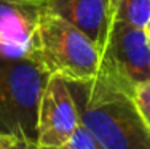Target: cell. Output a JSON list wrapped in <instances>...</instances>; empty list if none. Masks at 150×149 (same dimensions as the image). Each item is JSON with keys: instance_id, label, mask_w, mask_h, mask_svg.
<instances>
[{"instance_id": "obj_1", "label": "cell", "mask_w": 150, "mask_h": 149, "mask_svg": "<svg viewBox=\"0 0 150 149\" xmlns=\"http://www.w3.org/2000/svg\"><path fill=\"white\" fill-rule=\"evenodd\" d=\"M69 85L80 120L104 149H150V132L134 103V87L104 64L94 79Z\"/></svg>"}, {"instance_id": "obj_2", "label": "cell", "mask_w": 150, "mask_h": 149, "mask_svg": "<svg viewBox=\"0 0 150 149\" xmlns=\"http://www.w3.org/2000/svg\"><path fill=\"white\" fill-rule=\"evenodd\" d=\"M32 58L48 76L80 83L99 74L104 55L83 31L46 8H40L34 32Z\"/></svg>"}, {"instance_id": "obj_3", "label": "cell", "mask_w": 150, "mask_h": 149, "mask_svg": "<svg viewBox=\"0 0 150 149\" xmlns=\"http://www.w3.org/2000/svg\"><path fill=\"white\" fill-rule=\"evenodd\" d=\"M46 79L32 58H0V133L37 141V112Z\"/></svg>"}, {"instance_id": "obj_4", "label": "cell", "mask_w": 150, "mask_h": 149, "mask_svg": "<svg viewBox=\"0 0 150 149\" xmlns=\"http://www.w3.org/2000/svg\"><path fill=\"white\" fill-rule=\"evenodd\" d=\"M80 122L70 85L61 76H48L38 103L37 144L66 146Z\"/></svg>"}, {"instance_id": "obj_5", "label": "cell", "mask_w": 150, "mask_h": 149, "mask_svg": "<svg viewBox=\"0 0 150 149\" xmlns=\"http://www.w3.org/2000/svg\"><path fill=\"white\" fill-rule=\"evenodd\" d=\"M102 64L134 88L150 80V40L145 29L115 19L104 48Z\"/></svg>"}, {"instance_id": "obj_6", "label": "cell", "mask_w": 150, "mask_h": 149, "mask_svg": "<svg viewBox=\"0 0 150 149\" xmlns=\"http://www.w3.org/2000/svg\"><path fill=\"white\" fill-rule=\"evenodd\" d=\"M115 2L117 0H50L43 8L83 31L104 55L115 21Z\"/></svg>"}, {"instance_id": "obj_7", "label": "cell", "mask_w": 150, "mask_h": 149, "mask_svg": "<svg viewBox=\"0 0 150 149\" xmlns=\"http://www.w3.org/2000/svg\"><path fill=\"white\" fill-rule=\"evenodd\" d=\"M38 11V6L0 0V58H32Z\"/></svg>"}, {"instance_id": "obj_8", "label": "cell", "mask_w": 150, "mask_h": 149, "mask_svg": "<svg viewBox=\"0 0 150 149\" xmlns=\"http://www.w3.org/2000/svg\"><path fill=\"white\" fill-rule=\"evenodd\" d=\"M115 19L145 29L150 21V0H117Z\"/></svg>"}, {"instance_id": "obj_9", "label": "cell", "mask_w": 150, "mask_h": 149, "mask_svg": "<svg viewBox=\"0 0 150 149\" xmlns=\"http://www.w3.org/2000/svg\"><path fill=\"white\" fill-rule=\"evenodd\" d=\"M66 148L67 149H104L98 141V138L91 133V130L81 120L75 127L74 133L70 135Z\"/></svg>"}, {"instance_id": "obj_10", "label": "cell", "mask_w": 150, "mask_h": 149, "mask_svg": "<svg viewBox=\"0 0 150 149\" xmlns=\"http://www.w3.org/2000/svg\"><path fill=\"white\" fill-rule=\"evenodd\" d=\"M133 98L139 109V114H141L142 120H144V123L147 125L150 132V80L136 85L133 91Z\"/></svg>"}, {"instance_id": "obj_11", "label": "cell", "mask_w": 150, "mask_h": 149, "mask_svg": "<svg viewBox=\"0 0 150 149\" xmlns=\"http://www.w3.org/2000/svg\"><path fill=\"white\" fill-rule=\"evenodd\" d=\"M10 149H38V144L37 141H30L26 138H15L11 141Z\"/></svg>"}, {"instance_id": "obj_12", "label": "cell", "mask_w": 150, "mask_h": 149, "mask_svg": "<svg viewBox=\"0 0 150 149\" xmlns=\"http://www.w3.org/2000/svg\"><path fill=\"white\" fill-rule=\"evenodd\" d=\"M16 136H11V135H5L0 133V149H10L11 146V141L15 140Z\"/></svg>"}, {"instance_id": "obj_13", "label": "cell", "mask_w": 150, "mask_h": 149, "mask_svg": "<svg viewBox=\"0 0 150 149\" xmlns=\"http://www.w3.org/2000/svg\"><path fill=\"white\" fill-rule=\"evenodd\" d=\"M16 2H23V3H27V5H32V6H38V8H43L50 0H16Z\"/></svg>"}, {"instance_id": "obj_14", "label": "cell", "mask_w": 150, "mask_h": 149, "mask_svg": "<svg viewBox=\"0 0 150 149\" xmlns=\"http://www.w3.org/2000/svg\"><path fill=\"white\" fill-rule=\"evenodd\" d=\"M38 149H67L66 146H53V148H50V146H38Z\"/></svg>"}, {"instance_id": "obj_15", "label": "cell", "mask_w": 150, "mask_h": 149, "mask_svg": "<svg viewBox=\"0 0 150 149\" xmlns=\"http://www.w3.org/2000/svg\"><path fill=\"white\" fill-rule=\"evenodd\" d=\"M145 34H147V37H149V40H150V21L147 23V26H145Z\"/></svg>"}]
</instances>
